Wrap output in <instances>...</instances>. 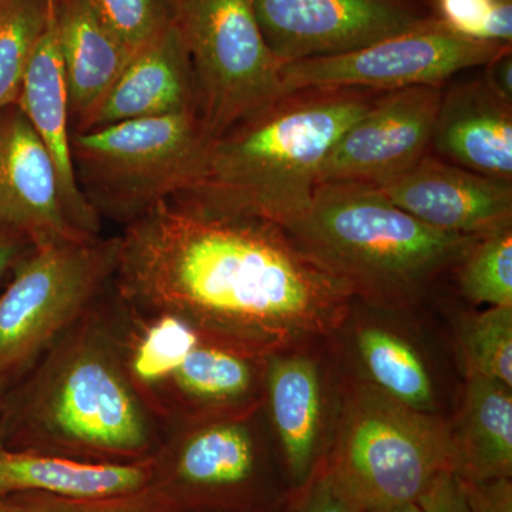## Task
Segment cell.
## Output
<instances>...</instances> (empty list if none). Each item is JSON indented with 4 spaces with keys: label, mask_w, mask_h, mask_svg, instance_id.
Instances as JSON below:
<instances>
[{
    "label": "cell",
    "mask_w": 512,
    "mask_h": 512,
    "mask_svg": "<svg viewBox=\"0 0 512 512\" xmlns=\"http://www.w3.org/2000/svg\"><path fill=\"white\" fill-rule=\"evenodd\" d=\"M261 410L165 430L170 440L154 456L165 460L167 483L153 487L180 512H278L288 491L279 487L256 429Z\"/></svg>",
    "instance_id": "obj_10"
},
{
    "label": "cell",
    "mask_w": 512,
    "mask_h": 512,
    "mask_svg": "<svg viewBox=\"0 0 512 512\" xmlns=\"http://www.w3.org/2000/svg\"><path fill=\"white\" fill-rule=\"evenodd\" d=\"M382 92L309 87L239 121L205 144L173 200L222 217L288 229L305 214L340 137Z\"/></svg>",
    "instance_id": "obj_3"
},
{
    "label": "cell",
    "mask_w": 512,
    "mask_h": 512,
    "mask_svg": "<svg viewBox=\"0 0 512 512\" xmlns=\"http://www.w3.org/2000/svg\"><path fill=\"white\" fill-rule=\"evenodd\" d=\"M25 512H180L153 485L106 500H66L42 493L8 495Z\"/></svg>",
    "instance_id": "obj_29"
},
{
    "label": "cell",
    "mask_w": 512,
    "mask_h": 512,
    "mask_svg": "<svg viewBox=\"0 0 512 512\" xmlns=\"http://www.w3.org/2000/svg\"><path fill=\"white\" fill-rule=\"evenodd\" d=\"M377 190L439 231L481 238L512 227V183L430 154Z\"/></svg>",
    "instance_id": "obj_14"
},
{
    "label": "cell",
    "mask_w": 512,
    "mask_h": 512,
    "mask_svg": "<svg viewBox=\"0 0 512 512\" xmlns=\"http://www.w3.org/2000/svg\"><path fill=\"white\" fill-rule=\"evenodd\" d=\"M288 491L311 480L325 454V384L319 363L301 349L266 360L265 403Z\"/></svg>",
    "instance_id": "obj_16"
},
{
    "label": "cell",
    "mask_w": 512,
    "mask_h": 512,
    "mask_svg": "<svg viewBox=\"0 0 512 512\" xmlns=\"http://www.w3.org/2000/svg\"><path fill=\"white\" fill-rule=\"evenodd\" d=\"M103 22L136 53L177 22L175 0H90Z\"/></svg>",
    "instance_id": "obj_27"
},
{
    "label": "cell",
    "mask_w": 512,
    "mask_h": 512,
    "mask_svg": "<svg viewBox=\"0 0 512 512\" xmlns=\"http://www.w3.org/2000/svg\"><path fill=\"white\" fill-rule=\"evenodd\" d=\"M0 227L35 248L90 238L67 217L52 158L18 104L0 114Z\"/></svg>",
    "instance_id": "obj_15"
},
{
    "label": "cell",
    "mask_w": 512,
    "mask_h": 512,
    "mask_svg": "<svg viewBox=\"0 0 512 512\" xmlns=\"http://www.w3.org/2000/svg\"><path fill=\"white\" fill-rule=\"evenodd\" d=\"M266 45L282 63L355 52L426 25L416 0H251Z\"/></svg>",
    "instance_id": "obj_12"
},
{
    "label": "cell",
    "mask_w": 512,
    "mask_h": 512,
    "mask_svg": "<svg viewBox=\"0 0 512 512\" xmlns=\"http://www.w3.org/2000/svg\"><path fill=\"white\" fill-rule=\"evenodd\" d=\"M113 291L262 356L305 348L345 326L353 296L288 232L167 198L119 237Z\"/></svg>",
    "instance_id": "obj_1"
},
{
    "label": "cell",
    "mask_w": 512,
    "mask_h": 512,
    "mask_svg": "<svg viewBox=\"0 0 512 512\" xmlns=\"http://www.w3.org/2000/svg\"><path fill=\"white\" fill-rule=\"evenodd\" d=\"M285 231L353 299L384 311L410 308L480 239L431 228L376 187L343 183L319 184Z\"/></svg>",
    "instance_id": "obj_4"
},
{
    "label": "cell",
    "mask_w": 512,
    "mask_h": 512,
    "mask_svg": "<svg viewBox=\"0 0 512 512\" xmlns=\"http://www.w3.org/2000/svg\"><path fill=\"white\" fill-rule=\"evenodd\" d=\"M183 113L197 114V97L190 57L175 22L134 53L100 106L77 131Z\"/></svg>",
    "instance_id": "obj_18"
},
{
    "label": "cell",
    "mask_w": 512,
    "mask_h": 512,
    "mask_svg": "<svg viewBox=\"0 0 512 512\" xmlns=\"http://www.w3.org/2000/svg\"><path fill=\"white\" fill-rule=\"evenodd\" d=\"M355 343L367 382L404 406L436 412L433 379L409 340L386 326L363 323L356 329Z\"/></svg>",
    "instance_id": "obj_23"
},
{
    "label": "cell",
    "mask_w": 512,
    "mask_h": 512,
    "mask_svg": "<svg viewBox=\"0 0 512 512\" xmlns=\"http://www.w3.org/2000/svg\"><path fill=\"white\" fill-rule=\"evenodd\" d=\"M447 28L481 42L511 45L512 0H433Z\"/></svg>",
    "instance_id": "obj_28"
},
{
    "label": "cell",
    "mask_w": 512,
    "mask_h": 512,
    "mask_svg": "<svg viewBox=\"0 0 512 512\" xmlns=\"http://www.w3.org/2000/svg\"><path fill=\"white\" fill-rule=\"evenodd\" d=\"M458 483L471 512H512V478Z\"/></svg>",
    "instance_id": "obj_31"
},
{
    "label": "cell",
    "mask_w": 512,
    "mask_h": 512,
    "mask_svg": "<svg viewBox=\"0 0 512 512\" xmlns=\"http://www.w3.org/2000/svg\"><path fill=\"white\" fill-rule=\"evenodd\" d=\"M454 272L474 305L512 308V227L477 239Z\"/></svg>",
    "instance_id": "obj_26"
},
{
    "label": "cell",
    "mask_w": 512,
    "mask_h": 512,
    "mask_svg": "<svg viewBox=\"0 0 512 512\" xmlns=\"http://www.w3.org/2000/svg\"><path fill=\"white\" fill-rule=\"evenodd\" d=\"M153 480L154 456L111 463L0 447V497L42 493L66 500H106L146 490Z\"/></svg>",
    "instance_id": "obj_20"
},
{
    "label": "cell",
    "mask_w": 512,
    "mask_h": 512,
    "mask_svg": "<svg viewBox=\"0 0 512 512\" xmlns=\"http://www.w3.org/2000/svg\"><path fill=\"white\" fill-rule=\"evenodd\" d=\"M175 10L207 143L288 93L251 0H175Z\"/></svg>",
    "instance_id": "obj_9"
},
{
    "label": "cell",
    "mask_w": 512,
    "mask_h": 512,
    "mask_svg": "<svg viewBox=\"0 0 512 512\" xmlns=\"http://www.w3.org/2000/svg\"><path fill=\"white\" fill-rule=\"evenodd\" d=\"M467 377L512 387V308H487L464 316L458 332Z\"/></svg>",
    "instance_id": "obj_25"
},
{
    "label": "cell",
    "mask_w": 512,
    "mask_h": 512,
    "mask_svg": "<svg viewBox=\"0 0 512 512\" xmlns=\"http://www.w3.org/2000/svg\"><path fill=\"white\" fill-rule=\"evenodd\" d=\"M109 291L2 393L0 447L111 463L157 453L163 431L124 370Z\"/></svg>",
    "instance_id": "obj_2"
},
{
    "label": "cell",
    "mask_w": 512,
    "mask_h": 512,
    "mask_svg": "<svg viewBox=\"0 0 512 512\" xmlns=\"http://www.w3.org/2000/svg\"><path fill=\"white\" fill-rule=\"evenodd\" d=\"M59 0H0V110L18 103L33 50Z\"/></svg>",
    "instance_id": "obj_24"
},
{
    "label": "cell",
    "mask_w": 512,
    "mask_h": 512,
    "mask_svg": "<svg viewBox=\"0 0 512 512\" xmlns=\"http://www.w3.org/2000/svg\"><path fill=\"white\" fill-rule=\"evenodd\" d=\"M16 104L52 158L64 210L73 227L84 237H100V217L84 197L74 173L72 117L57 42L56 10L30 57Z\"/></svg>",
    "instance_id": "obj_17"
},
{
    "label": "cell",
    "mask_w": 512,
    "mask_h": 512,
    "mask_svg": "<svg viewBox=\"0 0 512 512\" xmlns=\"http://www.w3.org/2000/svg\"><path fill=\"white\" fill-rule=\"evenodd\" d=\"M119 237L33 247L0 295V390L35 365L104 295L116 274Z\"/></svg>",
    "instance_id": "obj_8"
},
{
    "label": "cell",
    "mask_w": 512,
    "mask_h": 512,
    "mask_svg": "<svg viewBox=\"0 0 512 512\" xmlns=\"http://www.w3.org/2000/svg\"><path fill=\"white\" fill-rule=\"evenodd\" d=\"M205 144L195 113L73 131L74 173L100 218L128 224L184 190Z\"/></svg>",
    "instance_id": "obj_7"
},
{
    "label": "cell",
    "mask_w": 512,
    "mask_h": 512,
    "mask_svg": "<svg viewBox=\"0 0 512 512\" xmlns=\"http://www.w3.org/2000/svg\"><path fill=\"white\" fill-rule=\"evenodd\" d=\"M114 342L128 380L161 431L264 409L269 356L258 355L168 312L124 305L111 284Z\"/></svg>",
    "instance_id": "obj_5"
},
{
    "label": "cell",
    "mask_w": 512,
    "mask_h": 512,
    "mask_svg": "<svg viewBox=\"0 0 512 512\" xmlns=\"http://www.w3.org/2000/svg\"><path fill=\"white\" fill-rule=\"evenodd\" d=\"M278 512H360L343 501L318 466L311 480L302 488L288 491Z\"/></svg>",
    "instance_id": "obj_30"
},
{
    "label": "cell",
    "mask_w": 512,
    "mask_h": 512,
    "mask_svg": "<svg viewBox=\"0 0 512 512\" xmlns=\"http://www.w3.org/2000/svg\"><path fill=\"white\" fill-rule=\"evenodd\" d=\"M444 87L383 92L345 131L323 164L319 184L382 187L429 154Z\"/></svg>",
    "instance_id": "obj_13"
},
{
    "label": "cell",
    "mask_w": 512,
    "mask_h": 512,
    "mask_svg": "<svg viewBox=\"0 0 512 512\" xmlns=\"http://www.w3.org/2000/svg\"><path fill=\"white\" fill-rule=\"evenodd\" d=\"M511 45L468 39L434 18L420 28L343 53L284 64L286 92L309 87H352L393 92L417 86L444 87L464 72L483 67Z\"/></svg>",
    "instance_id": "obj_11"
},
{
    "label": "cell",
    "mask_w": 512,
    "mask_h": 512,
    "mask_svg": "<svg viewBox=\"0 0 512 512\" xmlns=\"http://www.w3.org/2000/svg\"><path fill=\"white\" fill-rule=\"evenodd\" d=\"M32 249L33 245L23 235L0 227V278L10 269L13 271L20 259Z\"/></svg>",
    "instance_id": "obj_34"
},
{
    "label": "cell",
    "mask_w": 512,
    "mask_h": 512,
    "mask_svg": "<svg viewBox=\"0 0 512 512\" xmlns=\"http://www.w3.org/2000/svg\"><path fill=\"white\" fill-rule=\"evenodd\" d=\"M483 82L488 89L512 106V49L507 47L484 64Z\"/></svg>",
    "instance_id": "obj_33"
},
{
    "label": "cell",
    "mask_w": 512,
    "mask_h": 512,
    "mask_svg": "<svg viewBox=\"0 0 512 512\" xmlns=\"http://www.w3.org/2000/svg\"><path fill=\"white\" fill-rule=\"evenodd\" d=\"M0 512H25L9 497H0Z\"/></svg>",
    "instance_id": "obj_35"
},
{
    "label": "cell",
    "mask_w": 512,
    "mask_h": 512,
    "mask_svg": "<svg viewBox=\"0 0 512 512\" xmlns=\"http://www.w3.org/2000/svg\"><path fill=\"white\" fill-rule=\"evenodd\" d=\"M450 433L458 480L512 478V387L467 377Z\"/></svg>",
    "instance_id": "obj_22"
},
{
    "label": "cell",
    "mask_w": 512,
    "mask_h": 512,
    "mask_svg": "<svg viewBox=\"0 0 512 512\" xmlns=\"http://www.w3.org/2000/svg\"><path fill=\"white\" fill-rule=\"evenodd\" d=\"M417 503L424 512H471L457 477L450 471L434 478Z\"/></svg>",
    "instance_id": "obj_32"
},
{
    "label": "cell",
    "mask_w": 512,
    "mask_h": 512,
    "mask_svg": "<svg viewBox=\"0 0 512 512\" xmlns=\"http://www.w3.org/2000/svg\"><path fill=\"white\" fill-rule=\"evenodd\" d=\"M2 393H3L2 390H0V396H2Z\"/></svg>",
    "instance_id": "obj_37"
},
{
    "label": "cell",
    "mask_w": 512,
    "mask_h": 512,
    "mask_svg": "<svg viewBox=\"0 0 512 512\" xmlns=\"http://www.w3.org/2000/svg\"><path fill=\"white\" fill-rule=\"evenodd\" d=\"M57 42L73 131L100 106L134 53L103 22L90 0H59Z\"/></svg>",
    "instance_id": "obj_21"
},
{
    "label": "cell",
    "mask_w": 512,
    "mask_h": 512,
    "mask_svg": "<svg viewBox=\"0 0 512 512\" xmlns=\"http://www.w3.org/2000/svg\"><path fill=\"white\" fill-rule=\"evenodd\" d=\"M430 150L448 163L512 183V106L483 79L443 90Z\"/></svg>",
    "instance_id": "obj_19"
},
{
    "label": "cell",
    "mask_w": 512,
    "mask_h": 512,
    "mask_svg": "<svg viewBox=\"0 0 512 512\" xmlns=\"http://www.w3.org/2000/svg\"><path fill=\"white\" fill-rule=\"evenodd\" d=\"M453 463L448 421L359 380L343 389L335 434L319 467L357 511L386 512L417 503Z\"/></svg>",
    "instance_id": "obj_6"
},
{
    "label": "cell",
    "mask_w": 512,
    "mask_h": 512,
    "mask_svg": "<svg viewBox=\"0 0 512 512\" xmlns=\"http://www.w3.org/2000/svg\"><path fill=\"white\" fill-rule=\"evenodd\" d=\"M386 512H424L421 510L419 503L404 504L402 507L393 508V510Z\"/></svg>",
    "instance_id": "obj_36"
}]
</instances>
